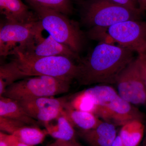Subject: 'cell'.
<instances>
[{
  "mask_svg": "<svg viewBox=\"0 0 146 146\" xmlns=\"http://www.w3.org/2000/svg\"><path fill=\"white\" fill-rule=\"evenodd\" d=\"M112 146H126L123 143L122 141H121L119 134H118L117 138H116L115 141L113 142Z\"/></svg>",
  "mask_w": 146,
  "mask_h": 146,
  "instance_id": "28",
  "label": "cell"
},
{
  "mask_svg": "<svg viewBox=\"0 0 146 146\" xmlns=\"http://www.w3.org/2000/svg\"><path fill=\"white\" fill-rule=\"evenodd\" d=\"M44 30L39 21L30 23L6 22L0 27V55L5 57L21 52L39 32Z\"/></svg>",
  "mask_w": 146,
  "mask_h": 146,
  "instance_id": "7",
  "label": "cell"
},
{
  "mask_svg": "<svg viewBox=\"0 0 146 146\" xmlns=\"http://www.w3.org/2000/svg\"><path fill=\"white\" fill-rule=\"evenodd\" d=\"M137 57L139 61L141 74L146 87V54L138 55Z\"/></svg>",
  "mask_w": 146,
  "mask_h": 146,
  "instance_id": "23",
  "label": "cell"
},
{
  "mask_svg": "<svg viewBox=\"0 0 146 146\" xmlns=\"http://www.w3.org/2000/svg\"><path fill=\"white\" fill-rule=\"evenodd\" d=\"M108 36L121 46L138 53L146 54V22L129 20L108 28Z\"/></svg>",
  "mask_w": 146,
  "mask_h": 146,
  "instance_id": "9",
  "label": "cell"
},
{
  "mask_svg": "<svg viewBox=\"0 0 146 146\" xmlns=\"http://www.w3.org/2000/svg\"><path fill=\"white\" fill-rule=\"evenodd\" d=\"M8 134L1 131L0 132V146H8Z\"/></svg>",
  "mask_w": 146,
  "mask_h": 146,
  "instance_id": "26",
  "label": "cell"
},
{
  "mask_svg": "<svg viewBox=\"0 0 146 146\" xmlns=\"http://www.w3.org/2000/svg\"><path fill=\"white\" fill-rule=\"evenodd\" d=\"M80 5L82 23L94 29L108 28L124 21L140 20L142 15L108 0H85Z\"/></svg>",
  "mask_w": 146,
  "mask_h": 146,
  "instance_id": "5",
  "label": "cell"
},
{
  "mask_svg": "<svg viewBox=\"0 0 146 146\" xmlns=\"http://www.w3.org/2000/svg\"><path fill=\"white\" fill-rule=\"evenodd\" d=\"M145 135H144L143 139L142 141L143 142H142L141 146H146V122L145 123Z\"/></svg>",
  "mask_w": 146,
  "mask_h": 146,
  "instance_id": "29",
  "label": "cell"
},
{
  "mask_svg": "<svg viewBox=\"0 0 146 146\" xmlns=\"http://www.w3.org/2000/svg\"><path fill=\"white\" fill-rule=\"evenodd\" d=\"M44 30L57 42L78 54L83 47L84 35L78 24L63 13L26 1Z\"/></svg>",
  "mask_w": 146,
  "mask_h": 146,
  "instance_id": "3",
  "label": "cell"
},
{
  "mask_svg": "<svg viewBox=\"0 0 146 146\" xmlns=\"http://www.w3.org/2000/svg\"><path fill=\"white\" fill-rule=\"evenodd\" d=\"M20 70L27 77L46 76L72 82L79 74L78 64L62 56L33 57L17 52L14 55Z\"/></svg>",
  "mask_w": 146,
  "mask_h": 146,
  "instance_id": "4",
  "label": "cell"
},
{
  "mask_svg": "<svg viewBox=\"0 0 146 146\" xmlns=\"http://www.w3.org/2000/svg\"><path fill=\"white\" fill-rule=\"evenodd\" d=\"M64 110L74 127L78 130L94 129L102 121L94 113L74 109L69 105L68 102Z\"/></svg>",
  "mask_w": 146,
  "mask_h": 146,
  "instance_id": "16",
  "label": "cell"
},
{
  "mask_svg": "<svg viewBox=\"0 0 146 146\" xmlns=\"http://www.w3.org/2000/svg\"><path fill=\"white\" fill-rule=\"evenodd\" d=\"M96 105L95 115L116 127L134 119L143 121L144 116L134 106L123 99L117 91L108 85H97L84 90Z\"/></svg>",
  "mask_w": 146,
  "mask_h": 146,
  "instance_id": "2",
  "label": "cell"
},
{
  "mask_svg": "<svg viewBox=\"0 0 146 146\" xmlns=\"http://www.w3.org/2000/svg\"><path fill=\"white\" fill-rule=\"evenodd\" d=\"M77 133L90 146H112L118 134L115 125L103 120L96 127Z\"/></svg>",
  "mask_w": 146,
  "mask_h": 146,
  "instance_id": "12",
  "label": "cell"
},
{
  "mask_svg": "<svg viewBox=\"0 0 146 146\" xmlns=\"http://www.w3.org/2000/svg\"><path fill=\"white\" fill-rule=\"evenodd\" d=\"M133 52L120 46L100 43L78 61L76 80L82 85L115 84L121 72L135 59Z\"/></svg>",
  "mask_w": 146,
  "mask_h": 146,
  "instance_id": "1",
  "label": "cell"
},
{
  "mask_svg": "<svg viewBox=\"0 0 146 146\" xmlns=\"http://www.w3.org/2000/svg\"><path fill=\"white\" fill-rule=\"evenodd\" d=\"M138 5L139 12L142 15L146 11V0H142Z\"/></svg>",
  "mask_w": 146,
  "mask_h": 146,
  "instance_id": "27",
  "label": "cell"
},
{
  "mask_svg": "<svg viewBox=\"0 0 146 146\" xmlns=\"http://www.w3.org/2000/svg\"><path fill=\"white\" fill-rule=\"evenodd\" d=\"M48 135L56 140L76 142V132L64 109L57 117L43 125Z\"/></svg>",
  "mask_w": 146,
  "mask_h": 146,
  "instance_id": "14",
  "label": "cell"
},
{
  "mask_svg": "<svg viewBox=\"0 0 146 146\" xmlns=\"http://www.w3.org/2000/svg\"><path fill=\"white\" fill-rule=\"evenodd\" d=\"M0 116L21 121L27 125L39 126L38 121L29 116L18 101L0 96Z\"/></svg>",
  "mask_w": 146,
  "mask_h": 146,
  "instance_id": "15",
  "label": "cell"
},
{
  "mask_svg": "<svg viewBox=\"0 0 146 146\" xmlns=\"http://www.w3.org/2000/svg\"><path fill=\"white\" fill-rule=\"evenodd\" d=\"M42 32H39L34 39L21 53L24 55L33 57L62 56L78 61L80 58L78 54L68 46L59 43L49 35L46 38L43 37Z\"/></svg>",
  "mask_w": 146,
  "mask_h": 146,
  "instance_id": "11",
  "label": "cell"
},
{
  "mask_svg": "<svg viewBox=\"0 0 146 146\" xmlns=\"http://www.w3.org/2000/svg\"><path fill=\"white\" fill-rule=\"evenodd\" d=\"M145 129L143 120L134 119L121 126L118 134L126 146H138L143 139Z\"/></svg>",
  "mask_w": 146,
  "mask_h": 146,
  "instance_id": "17",
  "label": "cell"
},
{
  "mask_svg": "<svg viewBox=\"0 0 146 146\" xmlns=\"http://www.w3.org/2000/svg\"><path fill=\"white\" fill-rule=\"evenodd\" d=\"M71 2L74 1L75 2L78 3L79 4H81L83 2V1L84 0H69Z\"/></svg>",
  "mask_w": 146,
  "mask_h": 146,
  "instance_id": "30",
  "label": "cell"
},
{
  "mask_svg": "<svg viewBox=\"0 0 146 146\" xmlns=\"http://www.w3.org/2000/svg\"><path fill=\"white\" fill-rule=\"evenodd\" d=\"M119 5L125 7L140 13L137 0H108ZM141 14V13H140Z\"/></svg>",
  "mask_w": 146,
  "mask_h": 146,
  "instance_id": "22",
  "label": "cell"
},
{
  "mask_svg": "<svg viewBox=\"0 0 146 146\" xmlns=\"http://www.w3.org/2000/svg\"><path fill=\"white\" fill-rule=\"evenodd\" d=\"M69 97H45L19 101L27 114L42 125L57 117L65 109Z\"/></svg>",
  "mask_w": 146,
  "mask_h": 146,
  "instance_id": "10",
  "label": "cell"
},
{
  "mask_svg": "<svg viewBox=\"0 0 146 146\" xmlns=\"http://www.w3.org/2000/svg\"><path fill=\"white\" fill-rule=\"evenodd\" d=\"M45 146H82L77 141L72 142L63 141V140H56L55 141Z\"/></svg>",
  "mask_w": 146,
  "mask_h": 146,
  "instance_id": "24",
  "label": "cell"
},
{
  "mask_svg": "<svg viewBox=\"0 0 146 146\" xmlns=\"http://www.w3.org/2000/svg\"><path fill=\"white\" fill-rule=\"evenodd\" d=\"M22 0H0L1 13L6 21L21 23H30L38 21L34 12Z\"/></svg>",
  "mask_w": 146,
  "mask_h": 146,
  "instance_id": "13",
  "label": "cell"
},
{
  "mask_svg": "<svg viewBox=\"0 0 146 146\" xmlns=\"http://www.w3.org/2000/svg\"><path fill=\"white\" fill-rule=\"evenodd\" d=\"M8 146H31L20 141L12 134H8Z\"/></svg>",
  "mask_w": 146,
  "mask_h": 146,
  "instance_id": "25",
  "label": "cell"
},
{
  "mask_svg": "<svg viewBox=\"0 0 146 146\" xmlns=\"http://www.w3.org/2000/svg\"><path fill=\"white\" fill-rule=\"evenodd\" d=\"M20 70L13 59L9 63L0 67V96H2L7 88L16 81L27 78Z\"/></svg>",
  "mask_w": 146,
  "mask_h": 146,
  "instance_id": "18",
  "label": "cell"
},
{
  "mask_svg": "<svg viewBox=\"0 0 146 146\" xmlns=\"http://www.w3.org/2000/svg\"><path fill=\"white\" fill-rule=\"evenodd\" d=\"M70 82L46 76L29 77L8 86L2 96L18 101L67 93Z\"/></svg>",
  "mask_w": 146,
  "mask_h": 146,
  "instance_id": "6",
  "label": "cell"
},
{
  "mask_svg": "<svg viewBox=\"0 0 146 146\" xmlns=\"http://www.w3.org/2000/svg\"><path fill=\"white\" fill-rule=\"evenodd\" d=\"M12 135L25 143L34 146L42 143L48 134L46 129H41L36 126L26 125L18 129Z\"/></svg>",
  "mask_w": 146,
  "mask_h": 146,
  "instance_id": "19",
  "label": "cell"
},
{
  "mask_svg": "<svg viewBox=\"0 0 146 146\" xmlns=\"http://www.w3.org/2000/svg\"><path fill=\"white\" fill-rule=\"evenodd\" d=\"M37 4L41 6L58 11L66 15L73 12L72 2L69 0H26Z\"/></svg>",
  "mask_w": 146,
  "mask_h": 146,
  "instance_id": "20",
  "label": "cell"
},
{
  "mask_svg": "<svg viewBox=\"0 0 146 146\" xmlns=\"http://www.w3.org/2000/svg\"><path fill=\"white\" fill-rule=\"evenodd\" d=\"M115 84L123 99L133 106L146 105V87L138 57L121 72Z\"/></svg>",
  "mask_w": 146,
  "mask_h": 146,
  "instance_id": "8",
  "label": "cell"
},
{
  "mask_svg": "<svg viewBox=\"0 0 146 146\" xmlns=\"http://www.w3.org/2000/svg\"><path fill=\"white\" fill-rule=\"evenodd\" d=\"M26 124L10 118L0 116V130L9 134H13L16 130Z\"/></svg>",
  "mask_w": 146,
  "mask_h": 146,
  "instance_id": "21",
  "label": "cell"
}]
</instances>
